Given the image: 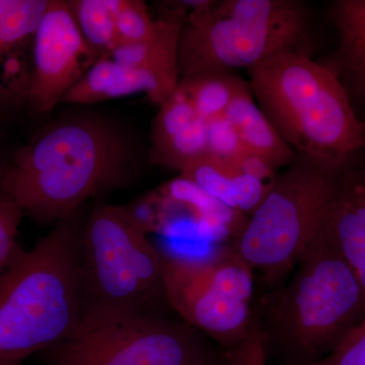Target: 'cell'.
Segmentation results:
<instances>
[{
	"instance_id": "1",
	"label": "cell",
	"mask_w": 365,
	"mask_h": 365,
	"mask_svg": "<svg viewBox=\"0 0 365 365\" xmlns=\"http://www.w3.org/2000/svg\"><path fill=\"white\" fill-rule=\"evenodd\" d=\"M136 143L112 118L74 113L53 120L0 167V192L25 217L53 225L93 197L128 184Z\"/></svg>"
},
{
	"instance_id": "2",
	"label": "cell",
	"mask_w": 365,
	"mask_h": 365,
	"mask_svg": "<svg viewBox=\"0 0 365 365\" xmlns=\"http://www.w3.org/2000/svg\"><path fill=\"white\" fill-rule=\"evenodd\" d=\"M81 210L0 276V365H23L71 334L83 309Z\"/></svg>"
},
{
	"instance_id": "3",
	"label": "cell",
	"mask_w": 365,
	"mask_h": 365,
	"mask_svg": "<svg viewBox=\"0 0 365 365\" xmlns=\"http://www.w3.org/2000/svg\"><path fill=\"white\" fill-rule=\"evenodd\" d=\"M254 312L267 355L302 365L330 354L361 325L365 297L322 228L290 280L265 295Z\"/></svg>"
},
{
	"instance_id": "4",
	"label": "cell",
	"mask_w": 365,
	"mask_h": 365,
	"mask_svg": "<svg viewBox=\"0 0 365 365\" xmlns=\"http://www.w3.org/2000/svg\"><path fill=\"white\" fill-rule=\"evenodd\" d=\"M247 71L259 108L297 155L349 169L365 148V121L328 67L289 52Z\"/></svg>"
},
{
	"instance_id": "5",
	"label": "cell",
	"mask_w": 365,
	"mask_h": 365,
	"mask_svg": "<svg viewBox=\"0 0 365 365\" xmlns=\"http://www.w3.org/2000/svg\"><path fill=\"white\" fill-rule=\"evenodd\" d=\"M289 52H312L309 11L302 1L201 0L182 28L180 81L249 71Z\"/></svg>"
},
{
	"instance_id": "6",
	"label": "cell",
	"mask_w": 365,
	"mask_h": 365,
	"mask_svg": "<svg viewBox=\"0 0 365 365\" xmlns=\"http://www.w3.org/2000/svg\"><path fill=\"white\" fill-rule=\"evenodd\" d=\"M348 170L297 155L228 247L275 287L318 237Z\"/></svg>"
},
{
	"instance_id": "7",
	"label": "cell",
	"mask_w": 365,
	"mask_h": 365,
	"mask_svg": "<svg viewBox=\"0 0 365 365\" xmlns=\"http://www.w3.org/2000/svg\"><path fill=\"white\" fill-rule=\"evenodd\" d=\"M222 353L165 312L83 307L71 334L41 356L45 365H216Z\"/></svg>"
},
{
	"instance_id": "8",
	"label": "cell",
	"mask_w": 365,
	"mask_h": 365,
	"mask_svg": "<svg viewBox=\"0 0 365 365\" xmlns=\"http://www.w3.org/2000/svg\"><path fill=\"white\" fill-rule=\"evenodd\" d=\"M83 307L172 312L163 284V255L130 207L98 204L81 232Z\"/></svg>"
},
{
	"instance_id": "9",
	"label": "cell",
	"mask_w": 365,
	"mask_h": 365,
	"mask_svg": "<svg viewBox=\"0 0 365 365\" xmlns=\"http://www.w3.org/2000/svg\"><path fill=\"white\" fill-rule=\"evenodd\" d=\"M163 255V284L170 311L223 349L254 323L255 272L230 247L203 256Z\"/></svg>"
},
{
	"instance_id": "10",
	"label": "cell",
	"mask_w": 365,
	"mask_h": 365,
	"mask_svg": "<svg viewBox=\"0 0 365 365\" xmlns=\"http://www.w3.org/2000/svg\"><path fill=\"white\" fill-rule=\"evenodd\" d=\"M29 110L49 114L98 56L81 35L68 1L50 0L33 43Z\"/></svg>"
},
{
	"instance_id": "11",
	"label": "cell",
	"mask_w": 365,
	"mask_h": 365,
	"mask_svg": "<svg viewBox=\"0 0 365 365\" xmlns=\"http://www.w3.org/2000/svg\"><path fill=\"white\" fill-rule=\"evenodd\" d=\"M150 232H158L170 216H187L194 232L209 242L234 241L248 216L228 208L202 189L179 177L168 182L143 204Z\"/></svg>"
},
{
	"instance_id": "12",
	"label": "cell",
	"mask_w": 365,
	"mask_h": 365,
	"mask_svg": "<svg viewBox=\"0 0 365 365\" xmlns=\"http://www.w3.org/2000/svg\"><path fill=\"white\" fill-rule=\"evenodd\" d=\"M150 155L151 163L179 173L207 157V121L178 88L153 120Z\"/></svg>"
},
{
	"instance_id": "13",
	"label": "cell",
	"mask_w": 365,
	"mask_h": 365,
	"mask_svg": "<svg viewBox=\"0 0 365 365\" xmlns=\"http://www.w3.org/2000/svg\"><path fill=\"white\" fill-rule=\"evenodd\" d=\"M153 72L124 66L110 56L102 57L72 86L62 103L93 105L112 98L145 93L151 102L162 106L177 91Z\"/></svg>"
},
{
	"instance_id": "14",
	"label": "cell",
	"mask_w": 365,
	"mask_h": 365,
	"mask_svg": "<svg viewBox=\"0 0 365 365\" xmlns=\"http://www.w3.org/2000/svg\"><path fill=\"white\" fill-rule=\"evenodd\" d=\"M323 230L354 273L365 297V172L345 173Z\"/></svg>"
},
{
	"instance_id": "15",
	"label": "cell",
	"mask_w": 365,
	"mask_h": 365,
	"mask_svg": "<svg viewBox=\"0 0 365 365\" xmlns=\"http://www.w3.org/2000/svg\"><path fill=\"white\" fill-rule=\"evenodd\" d=\"M330 14L339 43L322 63L339 79L355 109L365 106V0H336Z\"/></svg>"
},
{
	"instance_id": "16",
	"label": "cell",
	"mask_w": 365,
	"mask_h": 365,
	"mask_svg": "<svg viewBox=\"0 0 365 365\" xmlns=\"http://www.w3.org/2000/svg\"><path fill=\"white\" fill-rule=\"evenodd\" d=\"M50 0H0V88L26 83L32 69L25 57Z\"/></svg>"
},
{
	"instance_id": "17",
	"label": "cell",
	"mask_w": 365,
	"mask_h": 365,
	"mask_svg": "<svg viewBox=\"0 0 365 365\" xmlns=\"http://www.w3.org/2000/svg\"><path fill=\"white\" fill-rule=\"evenodd\" d=\"M179 177L196 185L223 205L246 216L256 210L272 186L210 157L192 163L180 173Z\"/></svg>"
},
{
	"instance_id": "18",
	"label": "cell",
	"mask_w": 365,
	"mask_h": 365,
	"mask_svg": "<svg viewBox=\"0 0 365 365\" xmlns=\"http://www.w3.org/2000/svg\"><path fill=\"white\" fill-rule=\"evenodd\" d=\"M225 117L234 127L245 150L265 160L276 172L297 158V153L259 108L250 85L235 96Z\"/></svg>"
},
{
	"instance_id": "19",
	"label": "cell",
	"mask_w": 365,
	"mask_h": 365,
	"mask_svg": "<svg viewBox=\"0 0 365 365\" xmlns=\"http://www.w3.org/2000/svg\"><path fill=\"white\" fill-rule=\"evenodd\" d=\"M181 32L182 29H179L158 39L121 43L109 56L124 66L153 72L170 85L178 86Z\"/></svg>"
},
{
	"instance_id": "20",
	"label": "cell",
	"mask_w": 365,
	"mask_h": 365,
	"mask_svg": "<svg viewBox=\"0 0 365 365\" xmlns=\"http://www.w3.org/2000/svg\"><path fill=\"white\" fill-rule=\"evenodd\" d=\"M248 86V81L235 72H223L181 81L178 90L198 115L208 121L223 116L235 96Z\"/></svg>"
},
{
	"instance_id": "21",
	"label": "cell",
	"mask_w": 365,
	"mask_h": 365,
	"mask_svg": "<svg viewBox=\"0 0 365 365\" xmlns=\"http://www.w3.org/2000/svg\"><path fill=\"white\" fill-rule=\"evenodd\" d=\"M68 4L81 35L98 58L109 56L120 44L117 0H74Z\"/></svg>"
},
{
	"instance_id": "22",
	"label": "cell",
	"mask_w": 365,
	"mask_h": 365,
	"mask_svg": "<svg viewBox=\"0 0 365 365\" xmlns=\"http://www.w3.org/2000/svg\"><path fill=\"white\" fill-rule=\"evenodd\" d=\"M23 211L11 197L0 192V276L19 260L25 249L18 241Z\"/></svg>"
},
{
	"instance_id": "23",
	"label": "cell",
	"mask_w": 365,
	"mask_h": 365,
	"mask_svg": "<svg viewBox=\"0 0 365 365\" xmlns=\"http://www.w3.org/2000/svg\"><path fill=\"white\" fill-rule=\"evenodd\" d=\"M245 150L234 127L223 116L213 118L207 121V157L215 158L232 165Z\"/></svg>"
},
{
	"instance_id": "24",
	"label": "cell",
	"mask_w": 365,
	"mask_h": 365,
	"mask_svg": "<svg viewBox=\"0 0 365 365\" xmlns=\"http://www.w3.org/2000/svg\"><path fill=\"white\" fill-rule=\"evenodd\" d=\"M267 351L254 317L248 334L232 347L223 349L216 365H267Z\"/></svg>"
},
{
	"instance_id": "25",
	"label": "cell",
	"mask_w": 365,
	"mask_h": 365,
	"mask_svg": "<svg viewBox=\"0 0 365 365\" xmlns=\"http://www.w3.org/2000/svg\"><path fill=\"white\" fill-rule=\"evenodd\" d=\"M302 365H365V324L350 333L330 354Z\"/></svg>"
}]
</instances>
